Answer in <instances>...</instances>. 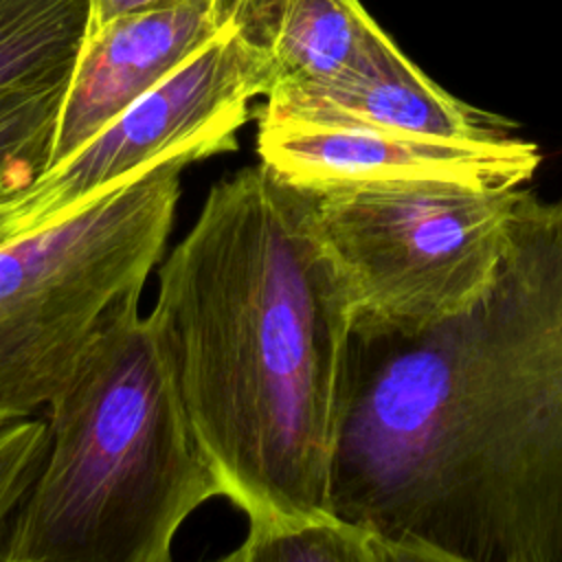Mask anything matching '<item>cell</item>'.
I'll return each instance as SVG.
<instances>
[{"label": "cell", "mask_w": 562, "mask_h": 562, "mask_svg": "<svg viewBox=\"0 0 562 562\" xmlns=\"http://www.w3.org/2000/svg\"><path fill=\"white\" fill-rule=\"evenodd\" d=\"M88 2H90L88 26H97V24H103L123 13L156 9V7H165L171 2H180V0H88Z\"/></svg>", "instance_id": "15"}, {"label": "cell", "mask_w": 562, "mask_h": 562, "mask_svg": "<svg viewBox=\"0 0 562 562\" xmlns=\"http://www.w3.org/2000/svg\"><path fill=\"white\" fill-rule=\"evenodd\" d=\"M88 0H0V94L70 75Z\"/></svg>", "instance_id": "12"}, {"label": "cell", "mask_w": 562, "mask_h": 562, "mask_svg": "<svg viewBox=\"0 0 562 562\" xmlns=\"http://www.w3.org/2000/svg\"><path fill=\"white\" fill-rule=\"evenodd\" d=\"M140 292L105 316L48 404V450L0 536V562H169L184 520L224 496L171 345Z\"/></svg>", "instance_id": "3"}, {"label": "cell", "mask_w": 562, "mask_h": 562, "mask_svg": "<svg viewBox=\"0 0 562 562\" xmlns=\"http://www.w3.org/2000/svg\"><path fill=\"white\" fill-rule=\"evenodd\" d=\"M226 562H443L432 549L397 540L331 509L248 529Z\"/></svg>", "instance_id": "11"}, {"label": "cell", "mask_w": 562, "mask_h": 562, "mask_svg": "<svg viewBox=\"0 0 562 562\" xmlns=\"http://www.w3.org/2000/svg\"><path fill=\"white\" fill-rule=\"evenodd\" d=\"M68 77L0 94V202L31 191L48 169Z\"/></svg>", "instance_id": "13"}, {"label": "cell", "mask_w": 562, "mask_h": 562, "mask_svg": "<svg viewBox=\"0 0 562 562\" xmlns=\"http://www.w3.org/2000/svg\"><path fill=\"white\" fill-rule=\"evenodd\" d=\"M26 195V193H24ZM24 195L0 202V244L22 235V209H24Z\"/></svg>", "instance_id": "16"}, {"label": "cell", "mask_w": 562, "mask_h": 562, "mask_svg": "<svg viewBox=\"0 0 562 562\" xmlns=\"http://www.w3.org/2000/svg\"><path fill=\"white\" fill-rule=\"evenodd\" d=\"M204 147L167 154L61 220L0 244V424L68 384L108 312L160 263L180 173Z\"/></svg>", "instance_id": "4"}, {"label": "cell", "mask_w": 562, "mask_h": 562, "mask_svg": "<svg viewBox=\"0 0 562 562\" xmlns=\"http://www.w3.org/2000/svg\"><path fill=\"white\" fill-rule=\"evenodd\" d=\"M378 29L360 0H277L268 37L270 92L340 77L356 66Z\"/></svg>", "instance_id": "10"}, {"label": "cell", "mask_w": 562, "mask_h": 562, "mask_svg": "<svg viewBox=\"0 0 562 562\" xmlns=\"http://www.w3.org/2000/svg\"><path fill=\"white\" fill-rule=\"evenodd\" d=\"M259 116L472 140L507 136L512 127L509 121L439 88L382 29L373 33L353 68L327 83L268 92Z\"/></svg>", "instance_id": "9"}, {"label": "cell", "mask_w": 562, "mask_h": 562, "mask_svg": "<svg viewBox=\"0 0 562 562\" xmlns=\"http://www.w3.org/2000/svg\"><path fill=\"white\" fill-rule=\"evenodd\" d=\"M353 303V334L417 338L492 288L520 187L450 178L303 184Z\"/></svg>", "instance_id": "5"}, {"label": "cell", "mask_w": 562, "mask_h": 562, "mask_svg": "<svg viewBox=\"0 0 562 562\" xmlns=\"http://www.w3.org/2000/svg\"><path fill=\"white\" fill-rule=\"evenodd\" d=\"M277 0H252L220 35L140 94L26 191L22 231L44 228L145 165L187 149H237L250 101L272 88L268 37Z\"/></svg>", "instance_id": "6"}, {"label": "cell", "mask_w": 562, "mask_h": 562, "mask_svg": "<svg viewBox=\"0 0 562 562\" xmlns=\"http://www.w3.org/2000/svg\"><path fill=\"white\" fill-rule=\"evenodd\" d=\"M48 450V422L15 419L0 424V536L18 512Z\"/></svg>", "instance_id": "14"}, {"label": "cell", "mask_w": 562, "mask_h": 562, "mask_svg": "<svg viewBox=\"0 0 562 562\" xmlns=\"http://www.w3.org/2000/svg\"><path fill=\"white\" fill-rule=\"evenodd\" d=\"M151 314L248 529L329 509L353 303L310 189L261 160L215 182L160 259Z\"/></svg>", "instance_id": "2"}, {"label": "cell", "mask_w": 562, "mask_h": 562, "mask_svg": "<svg viewBox=\"0 0 562 562\" xmlns=\"http://www.w3.org/2000/svg\"><path fill=\"white\" fill-rule=\"evenodd\" d=\"M261 162L294 184L384 178H450L483 187H520L540 165L533 143L437 138L351 123L259 116Z\"/></svg>", "instance_id": "7"}, {"label": "cell", "mask_w": 562, "mask_h": 562, "mask_svg": "<svg viewBox=\"0 0 562 562\" xmlns=\"http://www.w3.org/2000/svg\"><path fill=\"white\" fill-rule=\"evenodd\" d=\"M329 509L443 562H562V198L522 189L463 316L351 334Z\"/></svg>", "instance_id": "1"}, {"label": "cell", "mask_w": 562, "mask_h": 562, "mask_svg": "<svg viewBox=\"0 0 562 562\" xmlns=\"http://www.w3.org/2000/svg\"><path fill=\"white\" fill-rule=\"evenodd\" d=\"M252 0H180L88 26L75 57L48 167L220 35Z\"/></svg>", "instance_id": "8"}]
</instances>
